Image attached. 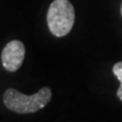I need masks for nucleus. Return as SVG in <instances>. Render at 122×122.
I'll use <instances>...</instances> for the list:
<instances>
[{
	"label": "nucleus",
	"instance_id": "f257e3e1",
	"mask_svg": "<svg viewBox=\"0 0 122 122\" xmlns=\"http://www.w3.org/2000/svg\"><path fill=\"white\" fill-rule=\"evenodd\" d=\"M51 98L52 91L48 86L42 87L33 95H25L15 88H8L2 96L5 106L18 114L35 113L45 107Z\"/></svg>",
	"mask_w": 122,
	"mask_h": 122
},
{
	"label": "nucleus",
	"instance_id": "f03ea898",
	"mask_svg": "<svg viewBox=\"0 0 122 122\" xmlns=\"http://www.w3.org/2000/svg\"><path fill=\"white\" fill-rule=\"evenodd\" d=\"M75 8L69 0H54L46 14V23L51 34L63 37L70 33L75 24Z\"/></svg>",
	"mask_w": 122,
	"mask_h": 122
},
{
	"label": "nucleus",
	"instance_id": "7ed1b4c3",
	"mask_svg": "<svg viewBox=\"0 0 122 122\" xmlns=\"http://www.w3.org/2000/svg\"><path fill=\"white\" fill-rule=\"evenodd\" d=\"M25 59V45L22 41H9L1 52V63L9 72H15L22 67Z\"/></svg>",
	"mask_w": 122,
	"mask_h": 122
},
{
	"label": "nucleus",
	"instance_id": "20e7f679",
	"mask_svg": "<svg viewBox=\"0 0 122 122\" xmlns=\"http://www.w3.org/2000/svg\"><path fill=\"white\" fill-rule=\"evenodd\" d=\"M112 71H113V75L117 77V79L120 81V86H119L118 91H117V96H118L119 100L122 102V61L117 62L113 66Z\"/></svg>",
	"mask_w": 122,
	"mask_h": 122
},
{
	"label": "nucleus",
	"instance_id": "39448f33",
	"mask_svg": "<svg viewBox=\"0 0 122 122\" xmlns=\"http://www.w3.org/2000/svg\"><path fill=\"white\" fill-rule=\"evenodd\" d=\"M120 11H121V16H122V4H121V9H120Z\"/></svg>",
	"mask_w": 122,
	"mask_h": 122
}]
</instances>
